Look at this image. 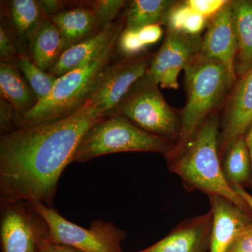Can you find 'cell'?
Instances as JSON below:
<instances>
[{"label": "cell", "mask_w": 252, "mask_h": 252, "mask_svg": "<svg viewBox=\"0 0 252 252\" xmlns=\"http://www.w3.org/2000/svg\"><path fill=\"white\" fill-rule=\"evenodd\" d=\"M105 117L106 111L90 97L68 117L1 135L0 205L26 200L54 208L60 178L79 142Z\"/></svg>", "instance_id": "cell-1"}, {"label": "cell", "mask_w": 252, "mask_h": 252, "mask_svg": "<svg viewBox=\"0 0 252 252\" xmlns=\"http://www.w3.org/2000/svg\"><path fill=\"white\" fill-rule=\"evenodd\" d=\"M220 121L216 114L207 118L180 148L165 155L169 170L179 176L187 191L200 190L229 199L245 212L246 203L227 182L219 150Z\"/></svg>", "instance_id": "cell-2"}, {"label": "cell", "mask_w": 252, "mask_h": 252, "mask_svg": "<svg viewBox=\"0 0 252 252\" xmlns=\"http://www.w3.org/2000/svg\"><path fill=\"white\" fill-rule=\"evenodd\" d=\"M185 72L187 100L180 114V136L173 149L185 145L207 118L216 114L237 81L222 63L201 53Z\"/></svg>", "instance_id": "cell-3"}, {"label": "cell", "mask_w": 252, "mask_h": 252, "mask_svg": "<svg viewBox=\"0 0 252 252\" xmlns=\"http://www.w3.org/2000/svg\"><path fill=\"white\" fill-rule=\"evenodd\" d=\"M119 35L102 52L58 78L49 97L37 102L34 108L20 118L18 128L59 120L80 108L90 98L109 67Z\"/></svg>", "instance_id": "cell-4"}, {"label": "cell", "mask_w": 252, "mask_h": 252, "mask_svg": "<svg viewBox=\"0 0 252 252\" xmlns=\"http://www.w3.org/2000/svg\"><path fill=\"white\" fill-rule=\"evenodd\" d=\"M171 140L149 133L119 114L96 123L82 137L72 162H84L119 152H152L166 155L175 147Z\"/></svg>", "instance_id": "cell-5"}, {"label": "cell", "mask_w": 252, "mask_h": 252, "mask_svg": "<svg viewBox=\"0 0 252 252\" xmlns=\"http://www.w3.org/2000/svg\"><path fill=\"white\" fill-rule=\"evenodd\" d=\"M49 225V241L80 252H124L122 248L126 232L111 222L95 220L89 228L79 226L60 215L54 208L31 201Z\"/></svg>", "instance_id": "cell-6"}, {"label": "cell", "mask_w": 252, "mask_h": 252, "mask_svg": "<svg viewBox=\"0 0 252 252\" xmlns=\"http://www.w3.org/2000/svg\"><path fill=\"white\" fill-rule=\"evenodd\" d=\"M119 114L142 130L167 140H179L180 115L167 104L157 84L144 78L123 101L112 115Z\"/></svg>", "instance_id": "cell-7"}, {"label": "cell", "mask_w": 252, "mask_h": 252, "mask_svg": "<svg viewBox=\"0 0 252 252\" xmlns=\"http://www.w3.org/2000/svg\"><path fill=\"white\" fill-rule=\"evenodd\" d=\"M49 237V225L31 201L18 200L0 205L2 252H39V240Z\"/></svg>", "instance_id": "cell-8"}, {"label": "cell", "mask_w": 252, "mask_h": 252, "mask_svg": "<svg viewBox=\"0 0 252 252\" xmlns=\"http://www.w3.org/2000/svg\"><path fill=\"white\" fill-rule=\"evenodd\" d=\"M203 38L167 30L161 47L151 60L145 78L162 89H177L182 69L201 53Z\"/></svg>", "instance_id": "cell-9"}, {"label": "cell", "mask_w": 252, "mask_h": 252, "mask_svg": "<svg viewBox=\"0 0 252 252\" xmlns=\"http://www.w3.org/2000/svg\"><path fill=\"white\" fill-rule=\"evenodd\" d=\"M150 58L133 60L109 66L91 98L112 116L148 70Z\"/></svg>", "instance_id": "cell-10"}, {"label": "cell", "mask_w": 252, "mask_h": 252, "mask_svg": "<svg viewBox=\"0 0 252 252\" xmlns=\"http://www.w3.org/2000/svg\"><path fill=\"white\" fill-rule=\"evenodd\" d=\"M252 120V67L237 79L230 91L219 139L220 160L235 141L245 137Z\"/></svg>", "instance_id": "cell-11"}, {"label": "cell", "mask_w": 252, "mask_h": 252, "mask_svg": "<svg viewBox=\"0 0 252 252\" xmlns=\"http://www.w3.org/2000/svg\"><path fill=\"white\" fill-rule=\"evenodd\" d=\"M238 51L231 1L212 17L203 38L201 54L218 61L236 77L235 61Z\"/></svg>", "instance_id": "cell-12"}, {"label": "cell", "mask_w": 252, "mask_h": 252, "mask_svg": "<svg viewBox=\"0 0 252 252\" xmlns=\"http://www.w3.org/2000/svg\"><path fill=\"white\" fill-rule=\"evenodd\" d=\"M212 213L187 219L152 246L137 252H207L210 250Z\"/></svg>", "instance_id": "cell-13"}, {"label": "cell", "mask_w": 252, "mask_h": 252, "mask_svg": "<svg viewBox=\"0 0 252 252\" xmlns=\"http://www.w3.org/2000/svg\"><path fill=\"white\" fill-rule=\"evenodd\" d=\"M212 226L209 252H226L232 242L244 229L252 224L248 212L229 199L210 195Z\"/></svg>", "instance_id": "cell-14"}, {"label": "cell", "mask_w": 252, "mask_h": 252, "mask_svg": "<svg viewBox=\"0 0 252 252\" xmlns=\"http://www.w3.org/2000/svg\"><path fill=\"white\" fill-rule=\"evenodd\" d=\"M122 28V24L112 23L102 28L85 41L64 50L59 61L50 71V74L59 77L80 67L106 49L113 39L121 34Z\"/></svg>", "instance_id": "cell-15"}, {"label": "cell", "mask_w": 252, "mask_h": 252, "mask_svg": "<svg viewBox=\"0 0 252 252\" xmlns=\"http://www.w3.org/2000/svg\"><path fill=\"white\" fill-rule=\"evenodd\" d=\"M32 61L50 72L64 51L61 32L51 20L43 18L29 42Z\"/></svg>", "instance_id": "cell-16"}, {"label": "cell", "mask_w": 252, "mask_h": 252, "mask_svg": "<svg viewBox=\"0 0 252 252\" xmlns=\"http://www.w3.org/2000/svg\"><path fill=\"white\" fill-rule=\"evenodd\" d=\"M238 51L235 61L237 79L252 67V0L231 1Z\"/></svg>", "instance_id": "cell-17"}, {"label": "cell", "mask_w": 252, "mask_h": 252, "mask_svg": "<svg viewBox=\"0 0 252 252\" xmlns=\"http://www.w3.org/2000/svg\"><path fill=\"white\" fill-rule=\"evenodd\" d=\"M0 91L1 97L13 107L19 119L37 103L35 94L20 71L3 61L0 62Z\"/></svg>", "instance_id": "cell-18"}, {"label": "cell", "mask_w": 252, "mask_h": 252, "mask_svg": "<svg viewBox=\"0 0 252 252\" xmlns=\"http://www.w3.org/2000/svg\"><path fill=\"white\" fill-rule=\"evenodd\" d=\"M51 21L61 32L64 50L89 36L98 26L93 11L83 7L61 11L51 16Z\"/></svg>", "instance_id": "cell-19"}, {"label": "cell", "mask_w": 252, "mask_h": 252, "mask_svg": "<svg viewBox=\"0 0 252 252\" xmlns=\"http://www.w3.org/2000/svg\"><path fill=\"white\" fill-rule=\"evenodd\" d=\"M176 1L135 0L130 3L126 18V29H140L151 25L165 24Z\"/></svg>", "instance_id": "cell-20"}, {"label": "cell", "mask_w": 252, "mask_h": 252, "mask_svg": "<svg viewBox=\"0 0 252 252\" xmlns=\"http://www.w3.org/2000/svg\"><path fill=\"white\" fill-rule=\"evenodd\" d=\"M222 160V159H221ZM222 170L230 186H243L250 179L251 158L245 137H240L227 151L223 157Z\"/></svg>", "instance_id": "cell-21"}, {"label": "cell", "mask_w": 252, "mask_h": 252, "mask_svg": "<svg viewBox=\"0 0 252 252\" xmlns=\"http://www.w3.org/2000/svg\"><path fill=\"white\" fill-rule=\"evenodd\" d=\"M37 1L14 0L11 3V14L15 29L23 41L30 42L43 18Z\"/></svg>", "instance_id": "cell-22"}, {"label": "cell", "mask_w": 252, "mask_h": 252, "mask_svg": "<svg viewBox=\"0 0 252 252\" xmlns=\"http://www.w3.org/2000/svg\"><path fill=\"white\" fill-rule=\"evenodd\" d=\"M15 64L35 94L37 102L47 98L59 77L43 70L32 60L23 55H20L15 61Z\"/></svg>", "instance_id": "cell-23"}, {"label": "cell", "mask_w": 252, "mask_h": 252, "mask_svg": "<svg viewBox=\"0 0 252 252\" xmlns=\"http://www.w3.org/2000/svg\"><path fill=\"white\" fill-rule=\"evenodd\" d=\"M207 18L194 12L185 1L176 3L167 16V30L190 35H200L207 25Z\"/></svg>", "instance_id": "cell-24"}, {"label": "cell", "mask_w": 252, "mask_h": 252, "mask_svg": "<svg viewBox=\"0 0 252 252\" xmlns=\"http://www.w3.org/2000/svg\"><path fill=\"white\" fill-rule=\"evenodd\" d=\"M126 1L123 0H98L92 3L91 11L97 20L98 26L102 28L112 24L114 19Z\"/></svg>", "instance_id": "cell-25"}, {"label": "cell", "mask_w": 252, "mask_h": 252, "mask_svg": "<svg viewBox=\"0 0 252 252\" xmlns=\"http://www.w3.org/2000/svg\"><path fill=\"white\" fill-rule=\"evenodd\" d=\"M118 48L126 56H133L147 48L137 30L125 29L118 39Z\"/></svg>", "instance_id": "cell-26"}, {"label": "cell", "mask_w": 252, "mask_h": 252, "mask_svg": "<svg viewBox=\"0 0 252 252\" xmlns=\"http://www.w3.org/2000/svg\"><path fill=\"white\" fill-rule=\"evenodd\" d=\"M185 2L194 12L208 18L213 17L228 1L226 0H187Z\"/></svg>", "instance_id": "cell-27"}, {"label": "cell", "mask_w": 252, "mask_h": 252, "mask_svg": "<svg viewBox=\"0 0 252 252\" xmlns=\"http://www.w3.org/2000/svg\"><path fill=\"white\" fill-rule=\"evenodd\" d=\"M18 115L4 99H0V131L1 135L18 128Z\"/></svg>", "instance_id": "cell-28"}, {"label": "cell", "mask_w": 252, "mask_h": 252, "mask_svg": "<svg viewBox=\"0 0 252 252\" xmlns=\"http://www.w3.org/2000/svg\"><path fill=\"white\" fill-rule=\"evenodd\" d=\"M0 56L1 61L9 64L13 60L16 61L20 56L18 55L14 39L8 29L2 24L0 26Z\"/></svg>", "instance_id": "cell-29"}, {"label": "cell", "mask_w": 252, "mask_h": 252, "mask_svg": "<svg viewBox=\"0 0 252 252\" xmlns=\"http://www.w3.org/2000/svg\"><path fill=\"white\" fill-rule=\"evenodd\" d=\"M226 252H252V224L235 238Z\"/></svg>", "instance_id": "cell-30"}, {"label": "cell", "mask_w": 252, "mask_h": 252, "mask_svg": "<svg viewBox=\"0 0 252 252\" xmlns=\"http://www.w3.org/2000/svg\"><path fill=\"white\" fill-rule=\"evenodd\" d=\"M136 30L138 31L140 38L147 47L158 42L162 35V30L160 25H151Z\"/></svg>", "instance_id": "cell-31"}, {"label": "cell", "mask_w": 252, "mask_h": 252, "mask_svg": "<svg viewBox=\"0 0 252 252\" xmlns=\"http://www.w3.org/2000/svg\"><path fill=\"white\" fill-rule=\"evenodd\" d=\"M38 245L39 252H80L69 247L51 243L45 238L40 239Z\"/></svg>", "instance_id": "cell-32"}, {"label": "cell", "mask_w": 252, "mask_h": 252, "mask_svg": "<svg viewBox=\"0 0 252 252\" xmlns=\"http://www.w3.org/2000/svg\"><path fill=\"white\" fill-rule=\"evenodd\" d=\"M37 1L41 12L44 14L51 15V16L57 14V11L61 8V1L56 0H42Z\"/></svg>", "instance_id": "cell-33"}, {"label": "cell", "mask_w": 252, "mask_h": 252, "mask_svg": "<svg viewBox=\"0 0 252 252\" xmlns=\"http://www.w3.org/2000/svg\"><path fill=\"white\" fill-rule=\"evenodd\" d=\"M232 188L239 196L241 197L244 201L246 203L250 211L252 212V195L248 193L244 189L243 186L239 185H232Z\"/></svg>", "instance_id": "cell-34"}, {"label": "cell", "mask_w": 252, "mask_h": 252, "mask_svg": "<svg viewBox=\"0 0 252 252\" xmlns=\"http://www.w3.org/2000/svg\"><path fill=\"white\" fill-rule=\"evenodd\" d=\"M245 139L248 145L252 144V120L251 124L249 126L248 130L247 131L246 134H245Z\"/></svg>", "instance_id": "cell-35"}, {"label": "cell", "mask_w": 252, "mask_h": 252, "mask_svg": "<svg viewBox=\"0 0 252 252\" xmlns=\"http://www.w3.org/2000/svg\"><path fill=\"white\" fill-rule=\"evenodd\" d=\"M249 146V149H250V158H251V165L252 171V144H250Z\"/></svg>", "instance_id": "cell-36"}]
</instances>
